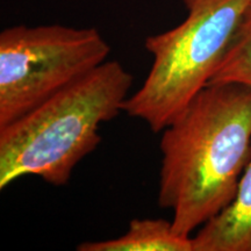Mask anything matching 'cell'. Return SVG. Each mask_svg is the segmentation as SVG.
<instances>
[{"label": "cell", "instance_id": "cell-1", "mask_svg": "<svg viewBox=\"0 0 251 251\" xmlns=\"http://www.w3.org/2000/svg\"><path fill=\"white\" fill-rule=\"evenodd\" d=\"M162 131L158 205L192 237L233 201L251 158V86L208 84Z\"/></svg>", "mask_w": 251, "mask_h": 251}, {"label": "cell", "instance_id": "cell-5", "mask_svg": "<svg viewBox=\"0 0 251 251\" xmlns=\"http://www.w3.org/2000/svg\"><path fill=\"white\" fill-rule=\"evenodd\" d=\"M193 251H251V158L235 198L192 236Z\"/></svg>", "mask_w": 251, "mask_h": 251}, {"label": "cell", "instance_id": "cell-4", "mask_svg": "<svg viewBox=\"0 0 251 251\" xmlns=\"http://www.w3.org/2000/svg\"><path fill=\"white\" fill-rule=\"evenodd\" d=\"M109 52L96 28H6L0 33V128L86 76Z\"/></svg>", "mask_w": 251, "mask_h": 251}, {"label": "cell", "instance_id": "cell-6", "mask_svg": "<svg viewBox=\"0 0 251 251\" xmlns=\"http://www.w3.org/2000/svg\"><path fill=\"white\" fill-rule=\"evenodd\" d=\"M78 251H193L192 237L175 231L172 221L134 219L126 234L112 240L80 243Z\"/></svg>", "mask_w": 251, "mask_h": 251}, {"label": "cell", "instance_id": "cell-2", "mask_svg": "<svg viewBox=\"0 0 251 251\" xmlns=\"http://www.w3.org/2000/svg\"><path fill=\"white\" fill-rule=\"evenodd\" d=\"M133 77L106 61L33 111L0 128V190L25 176L62 186L101 142L100 125L124 112Z\"/></svg>", "mask_w": 251, "mask_h": 251}, {"label": "cell", "instance_id": "cell-7", "mask_svg": "<svg viewBox=\"0 0 251 251\" xmlns=\"http://www.w3.org/2000/svg\"><path fill=\"white\" fill-rule=\"evenodd\" d=\"M222 83H238L251 86V4L208 84Z\"/></svg>", "mask_w": 251, "mask_h": 251}, {"label": "cell", "instance_id": "cell-3", "mask_svg": "<svg viewBox=\"0 0 251 251\" xmlns=\"http://www.w3.org/2000/svg\"><path fill=\"white\" fill-rule=\"evenodd\" d=\"M183 23L147 37L152 64L124 112L159 133L205 87L224 59L251 0H183Z\"/></svg>", "mask_w": 251, "mask_h": 251}]
</instances>
